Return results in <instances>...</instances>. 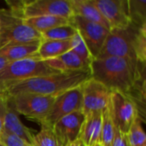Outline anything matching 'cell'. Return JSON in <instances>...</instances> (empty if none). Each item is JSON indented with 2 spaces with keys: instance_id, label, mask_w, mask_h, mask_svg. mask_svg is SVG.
Returning a JSON list of instances; mask_svg holds the SVG:
<instances>
[{
  "instance_id": "cell-1",
  "label": "cell",
  "mask_w": 146,
  "mask_h": 146,
  "mask_svg": "<svg viewBox=\"0 0 146 146\" xmlns=\"http://www.w3.org/2000/svg\"><path fill=\"white\" fill-rule=\"evenodd\" d=\"M92 79L112 92H121L145 107V63L128 57L95 58L90 65Z\"/></svg>"
},
{
  "instance_id": "cell-2",
  "label": "cell",
  "mask_w": 146,
  "mask_h": 146,
  "mask_svg": "<svg viewBox=\"0 0 146 146\" xmlns=\"http://www.w3.org/2000/svg\"><path fill=\"white\" fill-rule=\"evenodd\" d=\"M91 78L90 70L60 72L18 82L5 89L4 92L8 96L34 93L56 98L67 91L81 86Z\"/></svg>"
},
{
  "instance_id": "cell-3",
  "label": "cell",
  "mask_w": 146,
  "mask_h": 146,
  "mask_svg": "<svg viewBox=\"0 0 146 146\" xmlns=\"http://www.w3.org/2000/svg\"><path fill=\"white\" fill-rule=\"evenodd\" d=\"M146 27L130 24L122 29H111L97 58L128 57L146 61Z\"/></svg>"
},
{
  "instance_id": "cell-4",
  "label": "cell",
  "mask_w": 146,
  "mask_h": 146,
  "mask_svg": "<svg viewBox=\"0 0 146 146\" xmlns=\"http://www.w3.org/2000/svg\"><path fill=\"white\" fill-rule=\"evenodd\" d=\"M60 73L38 57L27 58L9 62L0 72V91L29 79Z\"/></svg>"
},
{
  "instance_id": "cell-5",
  "label": "cell",
  "mask_w": 146,
  "mask_h": 146,
  "mask_svg": "<svg viewBox=\"0 0 146 146\" xmlns=\"http://www.w3.org/2000/svg\"><path fill=\"white\" fill-rule=\"evenodd\" d=\"M0 48L7 44L42 41L41 33L23 23V18L9 9H0Z\"/></svg>"
},
{
  "instance_id": "cell-6",
  "label": "cell",
  "mask_w": 146,
  "mask_h": 146,
  "mask_svg": "<svg viewBox=\"0 0 146 146\" xmlns=\"http://www.w3.org/2000/svg\"><path fill=\"white\" fill-rule=\"evenodd\" d=\"M55 98L34 93L9 96V101L17 114L40 122L48 115Z\"/></svg>"
},
{
  "instance_id": "cell-7",
  "label": "cell",
  "mask_w": 146,
  "mask_h": 146,
  "mask_svg": "<svg viewBox=\"0 0 146 146\" xmlns=\"http://www.w3.org/2000/svg\"><path fill=\"white\" fill-rule=\"evenodd\" d=\"M79 110H82L81 86L67 91L56 97L47 116L39 123L43 127H52L61 118Z\"/></svg>"
},
{
  "instance_id": "cell-8",
  "label": "cell",
  "mask_w": 146,
  "mask_h": 146,
  "mask_svg": "<svg viewBox=\"0 0 146 146\" xmlns=\"http://www.w3.org/2000/svg\"><path fill=\"white\" fill-rule=\"evenodd\" d=\"M70 24L76 28L92 59L97 58L110 30L75 15L70 18Z\"/></svg>"
},
{
  "instance_id": "cell-9",
  "label": "cell",
  "mask_w": 146,
  "mask_h": 146,
  "mask_svg": "<svg viewBox=\"0 0 146 146\" xmlns=\"http://www.w3.org/2000/svg\"><path fill=\"white\" fill-rule=\"evenodd\" d=\"M110 107L115 127L121 133L127 134L134 121L139 117L135 103L121 92H112Z\"/></svg>"
},
{
  "instance_id": "cell-10",
  "label": "cell",
  "mask_w": 146,
  "mask_h": 146,
  "mask_svg": "<svg viewBox=\"0 0 146 146\" xmlns=\"http://www.w3.org/2000/svg\"><path fill=\"white\" fill-rule=\"evenodd\" d=\"M82 111L85 115L103 112L110 104L112 91L98 81L90 79L81 86Z\"/></svg>"
},
{
  "instance_id": "cell-11",
  "label": "cell",
  "mask_w": 146,
  "mask_h": 146,
  "mask_svg": "<svg viewBox=\"0 0 146 146\" xmlns=\"http://www.w3.org/2000/svg\"><path fill=\"white\" fill-rule=\"evenodd\" d=\"M52 15L70 19L73 9L70 0H34L26 1L23 8V18Z\"/></svg>"
},
{
  "instance_id": "cell-12",
  "label": "cell",
  "mask_w": 146,
  "mask_h": 146,
  "mask_svg": "<svg viewBox=\"0 0 146 146\" xmlns=\"http://www.w3.org/2000/svg\"><path fill=\"white\" fill-rule=\"evenodd\" d=\"M111 29H122L130 24L127 0H92Z\"/></svg>"
},
{
  "instance_id": "cell-13",
  "label": "cell",
  "mask_w": 146,
  "mask_h": 146,
  "mask_svg": "<svg viewBox=\"0 0 146 146\" xmlns=\"http://www.w3.org/2000/svg\"><path fill=\"white\" fill-rule=\"evenodd\" d=\"M86 115L82 110L74 112L58 120L52 129L61 146L68 145L79 139Z\"/></svg>"
},
{
  "instance_id": "cell-14",
  "label": "cell",
  "mask_w": 146,
  "mask_h": 146,
  "mask_svg": "<svg viewBox=\"0 0 146 146\" xmlns=\"http://www.w3.org/2000/svg\"><path fill=\"white\" fill-rule=\"evenodd\" d=\"M3 133L15 135L30 144H32L33 134L20 120L18 114L13 109L8 98V104L3 117Z\"/></svg>"
},
{
  "instance_id": "cell-15",
  "label": "cell",
  "mask_w": 146,
  "mask_h": 146,
  "mask_svg": "<svg viewBox=\"0 0 146 146\" xmlns=\"http://www.w3.org/2000/svg\"><path fill=\"white\" fill-rule=\"evenodd\" d=\"M40 42L41 41L7 44L0 48V56L3 57L9 62L27 58L38 57V50Z\"/></svg>"
},
{
  "instance_id": "cell-16",
  "label": "cell",
  "mask_w": 146,
  "mask_h": 146,
  "mask_svg": "<svg viewBox=\"0 0 146 146\" xmlns=\"http://www.w3.org/2000/svg\"><path fill=\"white\" fill-rule=\"evenodd\" d=\"M102 127V112H92L86 115L79 137L86 146L99 144Z\"/></svg>"
},
{
  "instance_id": "cell-17",
  "label": "cell",
  "mask_w": 146,
  "mask_h": 146,
  "mask_svg": "<svg viewBox=\"0 0 146 146\" xmlns=\"http://www.w3.org/2000/svg\"><path fill=\"white\" fill-rule=\"evenodd\" d=\"M44 62L50 68L59 72L90 70V67L71 50L60 56L48 59Z\"/></svg>"
},
{
  "instance_id": "cell-18",
  "label": "cell",
  "mask_w": 146,
  "mask_h": 146,
  "mask_svg": "<svg viewBox=\"0 0 146 146\" xmlns=\"http://www.w3.org/2000/svg\"><path fill=\"white\" fill-rule=\"evenodd\" d=\"M74 15H79L89 21L99 24L110 30V24L104 18L92 0H70Z\"/></svg>"
},
{
  "instance_id": "cell-19",
  "label": "cell",
  "mask_w": 146,
  "mask_h": 146,
  "mask_svg": "<svg viewBox=\"0 0 146 146\" xmlns=\"http://www.w3.org/2000/svg\"><path fill=\"white\" fill-rule=\"evenodd\" d=\"M71 50V41L68 40H42L39 44L38 56L41 60H48L63 55Z\"/></svg>"
},
{
  "instance_id": "cell-20",
  "label": "cell",
  "mask_w": 146,
  "mask_h": 146,
  "mask_svg": "<svg viewBox=\"0 0 146 146\" xmlns=\"http://www.w3.org/2000/svg\"><path fill=\"white\" fill-rule=\"evenodd\" d=\"M23 23L32 27L35 31L38 32L39 33H42L53 27L69 24L70 19H66V18H62L59 16L44 15V16L25 18L23 19Z\"/></svg>"
},
{
  "instance_id": "cell-21",
  "label": "cell",
  "mask_w": 146,
  "mask_h": 146,
  "mask_svg": "<svg viewBox=\"0 0 146 146\" xmlns=\"http://www.w3.org/2000/svg\"><path fill=\"white\" fill-rule=\"evenodd\" d=\"M115 124L112 119L110 107L102 112V127L99 145L101 146H111L115 135Z\"/></svg>"
},
{
  "instance_id": "cell-22",
  "label": "cell",
  "mask_w": 146,
  "mask_h": 146,
  "mask_svg": "<svg viewBox=\"0 0 146 146\" xmlns=\"http://www.w3.org/2000/svg\"><path fill=\"white\" fill-rule=\"evenodd\" d=\"M127 7L131 23L139 27H146L145 0H127Z\"/></svg>"
},
{
  "instance_id": "cell-23",
  "label": "cell",
  "mask_w": 146,
  "mask_h": 146,
  "mask_svg": "<svg viewBox=\"0 0 146 146\" xmlns=\"http://www.w3.org/2000/svg\"><path fill=\"white\" fill-rule=\"evenodd\" d=\"M76 33V28L69 23L47 30L41 33V37L42 40H68Z\"/></svg>"
},
{
  "instance_id": "cell-24",
  "label": "cell",
  "mask_w": 146,
  "mask_h": 146,
  "mask_svg": "<svg viewBox=\"0 0 146 146\" xmlns=\"http://www.w3.org/2000/svg\"><path fill=\"white\" fill-rule=\"evenodd\" d=\"M32 145L33 146H61L52 127L43 126L41 130L36 135H33Z\"/></svg>"
},
{
  "instance_id": "cell-25",
  "label": "cell",
  "mask_w": 146,
  "mask_h": 146,
  "mask_svg": "<svg viewBox=\"0 0 146 146\" xmlns=\"http://www.w3.org/2000/svg\"><path fill=\"white\" fill-rule=\"evenodd\" d=\"M127 136L130 146H146V134L139 117L136 118Z\"/></svg>"
},
{
  "instance_id": "cell-26",
  "label": "cell",
  "mask_w": 146,
  "mask_h": 146,
  "mask_svg": "<svg viewBox=\"0 0 146 146\" xmlns=\"http://www.w3.org/2000/svg\"><path fill=\"white\" fill-rule=\"evenodd\" d=\"M70 41H71V50H73L79 57H80L84 61V62H86L90 67L91 62L93 59L89 52L87 46L84 43L83 39L81 38L78 32L70 39Z\"/></svg>"
},
{
  "instance_id": "cell-27",
  "label": "cell",
  "mask_w": 146,
  "mask_h": 146,
  "mask_svg": "<svg viewBox=\"0 0 146 146\" xmlns=\"http://www.w3.org/2000/svg\"><path fill=\"white\" fill-rule=\"evenodd\" d=\"M0 141L6 146H33L32 144L6 133H3L0 137Z\"/></svg>"
},
{
  "instance_id": "cell-28",
  "label": "cell",
  "mask_w": 146,
  "mask_h": 146,
  "mask_svg": "<svg viewBox=\"0 0 146 146\" xmlns=\"http://www.w3.org/2000/svg\"><path fill=\"white\" fill-rule=\"evenodd\" d=\"M8 98L9 96L5 92L0 91V137L3 133V117L6 111L7 104H8Z\"/></svg>"
},
{
  "instance_id": "cell-29",
  "label": "cell",
  "mask_w": 146,
  "mask_h": 146,
  "mask_svg": "<svg viewBox=\"0 0 146 146\" xmlns=\"http://www.w3.org/2000/svg\"><path fill=\"white\" fill-rule=\"evenodd\" d=\"M111 146H130L127 134L121 133L118 128H115V135Z\"/></svg>"
},
{
  "instance_id": "cell-30",
  "label": "cell",
  "mask_w": 146,
  "mask_h": 146,
  "mask_svg": "<svg viewBox=\"0 0 146 146\" xmlns=\"http://www.w3.org/2000/svg\"><path fill=\"white\" fill-rule=\"evenodd\" d=\"M8 63H9L8 61H6L3 57L0 56V72L4 68V67H5Z\"/></svg>"
},
{
  "instance_id": "cell-31",
  "label": "cell",
  "mask_w": 146,
  "mask_h": 146,
  "mask_svg": "<svg viewBox=\"0 0 146 146\" xmlns=\"http://www.w3.org/2000/svg\"><path fill=\"white\" fill-rule=\"evenodd\" d=\"M67 146H86V145L83 144V142H82L80 139H78V140H76V141H74V142H73V143H71V144L68 145Z\"/></svg>"
},
{
  "instance_id": "cell-32",
  "label": "cell",
  "mask_w": 146,
  "mask_h": 146,
  "mask_svg": "<svg viewBox=\"0 0 146 146\" xmlns=\"http://www.w3.org/2000/svg\"><path fill=\"white\" fill-rule=\"evenodd\" d=\"M92 146H101V145L98 143V144H95V145H92Z\"/></svg>"
},
{
  "instance_id": "cell-33",
  "label": "cell",
  "mask_w": 146,
  "mask_h": 146,
  "mask_svg": "<svg viewBox=\"0 0 146 146\" xmlns=\"http://www.w3.org/2000/svg\"><path fill=\"white\" fill-rule=\"evenodd\" d=\"M0 146H6V145H3V144L0 141Z\"/></svg>"
},
{
  "instance_id": "cell-34",
  "label": "cell",
  "mask_w": 146,
  "mask_h": 146,
  "mask_svg": "<svg viewBox=\"0 0 146 146\" xmlns=\"http://www.w3.org/2000/svg\"><path fill=\"white\" fill-rule=\"evenodd\" d=\"M0 27H1V20H0Z\"/></svg>"
}]
</instances>
